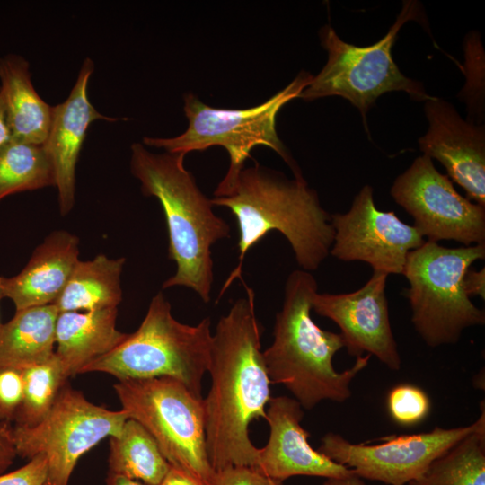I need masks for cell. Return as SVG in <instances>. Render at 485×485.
<instances>
[{"mask_svg":"<svg viewBox=\"0 0 485 485\" xmlns=\"http://www.w3.org/2000/svg\"><path fill=\"white\" fill-rule=\"evenodd\" d=\"M234 302L213 335L208 372L211 386L204 399L207 453L215 472L234 466L257 469V448L249 426L266 419L270 380L260 337L263 328L255 313L254 293Z\"/></svg>","mask_w":485,"mask_h":485,"instance_id":"1","label":"cell"},{"mask_svg":"<svg viewBox=\"0 0 485 485\" xmlns=\"http://www.w3.org/2000/svg\"><path fill=\"white\" fill-rule=\"evenodd\" d=\"M211 202L227 207L239 230V263L222 293L240 277L247 251L270 231L286 237L297 264L305 271L316 270L330 254L334 239L331 216L302 173L290 180L258 163L244 167L230 192L214 197Z\"/></svg>","mask_w":485,"mask_h":485,"instance_id":"2","label":"cell"},{"mask_svg":"<svg viewBox=\"0 0 485 485\" xmlns=\"http://www.w3.org/2000/svg\"><path fill=\"white\" fill-rule=\"evenodd\" d=\"M130 149L132 175L144 195L159 200L166 220L168 254L176 271L163 288L188 287L208 303L214 280L211 247L230 237L229 225L215 214L211 199L185 168L184 154H154L140 143Z\"/></svg>","mask_w":485,"mask_h":485,"instance_id":"3","label":"cell"},{"mask_svg":"<svg viewBox=\"0 0 485 485\" xmlns=\"http://www.w3.org/2000/svg\"><path fill=\"white\" fill-rule=\"evenodd\" d=\"M317 290V281L309 271L297 269L288 275L273 342L262 351L270 383L283 384L306 410L325 400L347 401L352 380L371 357H357L353 366L343 372L334 369L333 357L344 341L340 333L324 331L313 321L312 301Z\"/></svg>","mask_w":485,"mask_h":485,"instance_id":"4","label":"cell"},{"mask_svg":"<svg viewBox=\"0 0 485 485\" xmlns=\"http://www.w3.org/2000/svg\"><path fill=\"white\" fill-rule=\"evenodd\" d=\"M210 324L208 317L196 325L180 322L163 292H158L138 329L79 374L105 373L118 381L170 377L202 398L213 341Z\"/></svg>","mask_w":485,"mask_h":485,"instance_id":"5","label":"cell"},{"mask_svg":"<svg viewBox=\"0 0 485 485\" xmlns=\"http://www.w3.org/2000/svg\"><path fill=\"white\" fill-rule=\"evenodd\" d=\"M313 76L303 71L265 102L247 109L213 108L194 94L187 93L184 96V113L189 125L185 132L170 138L145 137L143 144L163 148L166 153L184 155L211 146L224 147L229 154L230 164L214 191V197L225 196L230 192L244 168L246 159L257 146H266L274 150L291 167L294 175L299 174L301 171L277 134L276 117L287 102L299 98Z\"/></svg>","mask_w":485,"mask_h":485,"instance_id":"6","label":"cell"},{"mask_svg":"<svg viewBox=\"0 0 485 485\" xmlns=\"http://www.w3.org/2000/svg\"><path fill=\"white\" fill-rule=\"evenodd\" d=\"M485 258V243L446 248L425 242L407 255L403 275L415 330L429 347L454 344L464 329L483 325L485 313L463 288L471 265Z\"/></svg>","mask_w":485,"mask_h":485,"instance_id":"7","label":"cell"},{"mask_svg":"<svg viewBox=\"0 0 485 485\" xmlns=\"http://www.w3.org/2000/svg\"><path fill=\"white\" fill-rule=\"evenodd\" d=\"M113 387L121 409L151 434L170 467L212 484L203 398L170 377L118 381Z\"/></svg>","mask_w":485,"mask_h":485,"instance_id":"8","label":"cell"},{"mask_svg":"<svg viewBox=\"0 0 485 485\" xmlns=\"http://www.w3.org/2000/svg\"><path fill=\"white\" fill-rule=\"evenodd\" d=\"M416 2L405 1L402 10L388 32L376 43L358 47L343 41L330 25L320 31L321 44L328 60L320 73L313 76L299 98L311 101L328 96H340L366 115L377 98L388 92L401 91L411 99L425 101L432 96L423 84L405 76L392 57V48L403 24L416 20Z\"/></svg>","mask_w":485,"mask_h":485,"instance_id":"9","label":"cell"},{"mask_svg":"<svg viewBox=\"0 0 485 485\" xmlns=\"http://www.w3.org/2000/svg\"><path fill=\"white\" fill-rule=\"evenodd\" d=\"M128 419L122 409L95 405L66 383L41 421L12 428L16 454L28 460L44 454L45 485H68L80 457L105 437L119 435Z\"/></svg>","mask_w":485,"mask_h":485,"instance_id":"10","label":"cell"},{"mask_svg":"<svg viewBox=\"0 0 485 485\" xmlns=\"http://www.w3.org/2000/svg\"><path fill=\"white\" fill-rule=\"evenodd\" d=\"M480 417L471 425L454 428L436 427L427 433L388 436L377 445L353 444L328 433L318 451L335 463L352 469L359 478L390 485H405L419 478L429 465L458 441L485 427L482 401Z\"/></svg>","mask_w":485,"mask_h":485,"instance_id":"11","label":"cell"},{"mask_svg":"<svg viewBox=\"0 0 485 485\" xmlns=\"http://www.w3.org/2000/svg\"><path fill=\"white\" fill-rule=\"evenodd\" d=\"M391 195L428 242L454 240L465 246L485 243V207L460 195L428 155L417 157L395 179Z\"/></svg>","mask_w":485,"mask_h":485,"instance_id":"12","label":"cell"},{"mask_svg":"<svg viewBox=\"0 0 485 485\" xmlns=\"http://www.w3.org/2000/svg\"><path fill=\"white\" fill-rule=\"evenodd\" d=\"M373 193L365 185L348 212L331 215L334 239L330 254L343 261H364L374 271L402 274L408 253L425 242L423 236L393 211L378 210Z\"/></svg>","mask_w":485,"mask_h":485,"instance_id":"13","label":"cell"},{"mask_svg":"<svg viewBox=\"0 0 485 485\" xmlns=\"http://www.w3.org/2000/svg\"><path fill=\"white\" fill-rule=\"evenodd\" d=\"M388 275L373 271L359 289L346 294H315L312 310L333 321L348 353L357 357L365 352L376 357L392 370L401 368V357L390 319L385 286Z\"/></svg>","mask_w":485,"mask_h":485,"instance_id":"14","label":"cell"},{"mask_svg":"<svg viewBox=\"0 0 485 485\" xmlns=\"http://www.w3.org/2000/svg\"><path fill=\"white\" fill-rule=\"evenodd\" d=\"M429 127L419 139L423 154L439 161L466 198L485 207L484 126L463 119L448 101L431 97L424 101Z\"/></svg>","mask_w":485,"mask_h":485,"instance_id":"15","label":"cell"},{"mask_svg":"<svg viewBox=\"0 0 485 485\" xmlns=\"http://www.w3.org/2000/svg\"><path fill=\"white\" fill-rule=\"evenodd\" d=\"M303 408L287 396L270 398L266 419L269 436L259 448L257 470L263 475L283 482L297 475L343 479L356 475L352 469L333 462L308 442L310 434L301 426Z\"/></svg>","mask_w":485,"mask_h":485,"instance_id":"16","label":"cell"},{"mask_svg":"<svg viewBox=\"0 0 485 485\" xmlns=\"http://www.w3.org/2000/svg\"><path fill=\"white\" fill-rule=\"evenodd\" d=\"M93 70V60L85 58L68 97L53 106L50 129L43 144L54 168L62 216L69 214L75 205V168L90 125L99 119H119L101 114L89 101L87 88Z\"/></svg>","mask_w":485,"mask_h":485,"instance_id":"17","label":"cell"},{"mask_svg":"<svg viewBox=\"0 0 485 485\" xmlns=\"http://www.w3.org/2000/svg\"><path fill=\"white\" fill-rule=\"evenodd\" d=\"M78 246L77 236L67 231L49 234L17 275L1 278L4 297L16 310L53 304L79 260Z\"/></svg>","mask_w":485,"mask_h":485,"instance_id":"18","label":"cell"},{"mask_svg":"<svg viewBox=\"0 0 485 485\" xmlns=\"http://www.w3.org/2000/svg\"><path fill=\"white\" fill-rule=\"evenodd\" d=\"M117 315L118 308L58 313L55 354L68 378L125 340L128 334L117 329Z\"/></svg>","mask_w":485,"mask_h":485,"instance_id":"19","label":"cell"},{"mask_svg":"<svg viewBox=\"0 0 485 485\" xmlns=\"http://www.w3.org/2000/svg\"><path fill=\"white\" fill-rule=\"evenodd\" d=\"M0 82L13 140L43 145L50 129L53 106L36 92L27 60L15 54L0 58Z\"/></svg>","mask_w":485,"mask_h":485,"instance_id":"20","label":"cell"},{"mask_svg":"<svg viewBox=\"0 0 485 485\" xmlns=\"http://www.w3.org/2000/svg\"><path fill=\"white\" fill-rule=\"evenodd\" d=\"M58 310L54 304L16 310L0 326V369L26 367L55 355V328Z\"/></svg>","mask_w":485,"mask_h":485,"instance_id":"21","label":"cell"},{"mask_svg":"<svg viewBox=\"0 0 485 485\" xmlns=\"http://www.w3.org/2000/svg\"><path fill=\"white\" fill-rule=\"evenodd\" d=\"M125 258L99 254L91 260H78L70 278L54 302L58 312H90L118 308L122 300L120 276Z\"/></svg>","mask_w":485,"mask_h":485,"instance_id":"22","label":"cell"},{"mask_svg":"<svg viewBox=\"0 0 485 485\" xmlns=\"http://www.w3.org/2000/svg\"><path fill=\"white\" fill-rule=\"evenodd\" d=\"M170 469L151 434L128 418L120 433L110 437L109 473L147 485H159Z\"/></svg>","mask_w":485,"mask_h":485,"instance_id":"23","label":"cell"},{"mask_svg":"<svg viewBox=\"0 0 485 485\" xmlns=\"http://www.w3.org/2000/svg\"><path fill=\"white\" fill-rule=\"evenodd\" d=\"M408 485H485V427L458 441Z\"/></svg>","mask_w":485,"mask_h":485,"instance_id":"24","label":"cell"},{"mask_svg":"<svg viewBox=\"0 0 485 485\" xmlns=\"http://www.w3.org/2000/svg\"><path fill=\"white\" fill-rule=\"evenodd\" d=\"M56 186L43 145L12 140L0 150V200L9 195Z\"/></svg>","mask_w":485,"mask_h":485,"instance_id":"25","label":"cell"},{"mask_svg":"<svg viewBox=\"0 0 485 485\" xmlns=\"http://www.w3.org/2000/svg\"><path fill=\"white\" fill-rule=\"evenodd\" d=\"M23 395L15 426L32 427L52 408L68 376L56 354L48 361L22 369Z\"/></svg>","mask_w":485,"mask_h":485,"instance_id":"26","label":"cell"},{"mask_svg":"<svg viewBox=\"0 0 485 485\" xmlns=\"http://www.w3.org/2000/svg\"><path fill=\"white\" fill-rule=\"evenodd\" d=\"M387 407L392 419L402 426L421 422L430 410L427 393L412 384L394 386L387 397Z\"/></svg>","mask_w":485,"mask_h":485,"instance_id":"27","label":"cell"},{"mask_svg":"<svg viewBox=\"0 0 485 485\" xmlns=\"http://www.w3.org/2000/svg\"><path fill=\"white\" fill-rule=\"evenodd\" d=\"M23 395L22 370L0 369V420H14Z\"/></svg>","mask_w":485,"mask_h":485,"instance_id":"28","label":"cell"},{"mask_svg":"<svg viewBox=\"0 0 485 485\" xmlns=\"http://www.w3.org/2000/svg\"><path fill=\"white\" fill-rule=\"evenodd\" d=\"M47 478V459L38 454L21 468L0 474V485H45Z\"/></svg>","mask_w":485,"mask_h":485,"instance_id":"29","label":"cell"},{"mask_svg":"<svg viewBox=\"0 0 485 485\" xmlns=\"http://www.w3.org/2000/svg\"><path fill=\"white\" fill-rule=\"evenodd\" d=\"M282 483L263 475L257 469L234 466L215 472L211 485H282Z\"/></svg>","mask_w":485,"mask_h":485,"instance_id":"30","label":"cell"},{"mask_svg":"<svg viewBox=\"0 0 485 485\" xmlns=\"http://www.w3.org/2000/svg\"><path fill=\"white\" fill-rule=\"evenodd\" d=\"M17 456L12 428L0 420V474L11 466Z\"/></svg>","mask_w":485,"mask_h":485,"instance_id":"31","label":"cell"},{"mask_svg":"<svg viewBox=\"0 0 485 485\" xmlns=\"http://www.w3.org/2000/svg\"><path fill=\"white\" fill-rule=\"evenodd\" d=\"M463 288L465 294L470 297L479 295L485 298V269L473 270L468 269L463 278Z\"/></svg>","mask_w":485,"mask_h":485,"instance_id":"32","label":"cell"},{"mask_svg":"<svg viewBox=\"0 0 485 485\" xmlns=\"http://www.w3.org/2000/svg\"><path fill=\"white\" fill-rule=\"evenodd\" d=\"M159 485H204L202 482L175 468L170 467Z\"/></svg>","mask_w":485,"mask_h":485,"instance_id":"33","label":"cell"},{"mask_svg":"<svg viewBox=\"0 0 485 485\" xmlns=\"http://www.w3.org/2000/svg\"><path fill=\"white\" fill-rule=\"evenodd\" d=\"M13 140L4 100L0 93V150Z\"/></svg>","mask_w":485,"mask_h":485,"instance_id":"34","label":"cell"},{"mask_svg":"<svg viewBox=\"0 0 485 485\" xmlns=\"http://www.w3.org/2000/svg\"><path fill=\"white\" fill-rule=\"evenodd\" d=\"M107 485H147L144 482L135 481L121 475L109 473L106 479Z\"/></svg>","mask_w":485,"mask_h":485,"instance_id":"35","label":"cell"},{"mask_svg":"<svg viewBox=\"0 0 485 485\" xmlns=\"http://www.w3.org/2000/svg\"><path fill=\"white\" fill-rule=\"evenodd\" d=\"M323 485H365L359 477L353 475L343 479H327Z\"/></svg>","mask_w":485,"mask_h":485,"instance_id":"36","label":"cell"},{"mask_svg":"<svg viewBox=\"0 0 485 485\" xmlns=\"http://www.w3.org/2000/svg\"><path fill=\"white\" fill-rule=\"evenodd\" d=\"M1 278L0 277V301L1 299L4 298V290H3V287H2V281H1ZM1 322H0V326H1Z\"/></svg>","mask_w":485,"mask_h":485,"instance_id":"37","label":"cell"}]
</instances>
